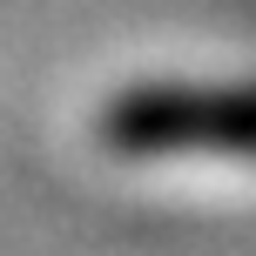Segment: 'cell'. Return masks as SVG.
Masks as SVG:
<instances>
[{"label":"cell","instance_id":"cell-1","mask_svg":"<svg viewBox=\"0 0 256 256\" xmlns=\"http://www.w3.org/2000/svg\"><path fill=\"white\" fill-rule=\"evenodd\" d=\"M94 142L122 162H162V155L256 162V81H236V88H189V81L122 88L94 115Z\"/></svg>","mask_w":256,"mask_h":256}]
</instances>
